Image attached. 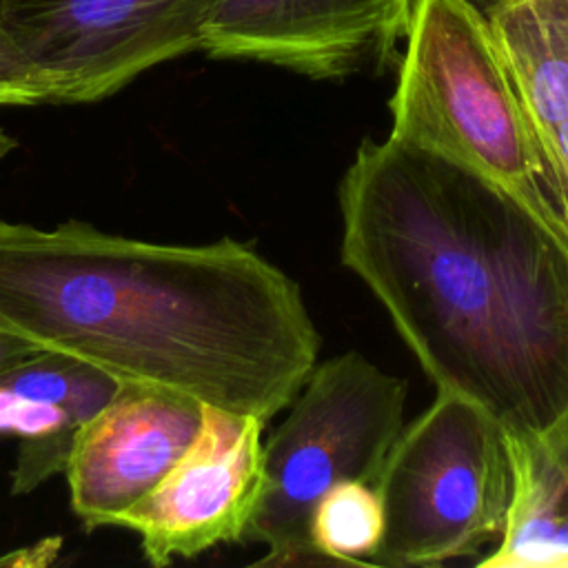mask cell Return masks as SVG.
Instances as JSON below:
<instances>
[{"mask_svg": "<svg viewBox=\"0 0 568 568\" xmlns=\"http://www.w3.org/2000/svg\"><path fill=\"white\" fill-rule=\"evenodd\" d=\"M118 386L104 371L44 348L0 373V435L20 439L11 495H27L67 468L82 426Z\"/></svg>", "mask_w": 568, "mask_h": 568, "instance_id": "10", "label": "cell"}, {"mask_svg": "<svg viewBox=\"0 0 568 568\" xmlns=\"http://www.w3.org/2000/svg\"><path fill=\"white\" fill-rule=\"evenodd\" d=\"M544 164L552 180L559 211L568 231V120L557 129L550 144L544 151Z\"/></svg>", "mask_w": 568, "mask_h": 568, "instance_id": "15", "label": "cell"}, {"mask_svg": "<svg viewBox=\"0 0 568 568\" xmlns=\"http://www.w3.org/2000/svg\"><path fill=\"white\" fill-rule=\"evenodd\" d=\"M488 24L544 160L568 120V0H504Z\"/></svg>", "mask_w": 568, "mask_h": 568, "instance_id": "11", "label": "cell"}, {"mask_svg": "<svg viewBox=\"0 0 568 568\" xmlns=\"http://www.w3.org/2000/svg\"><path fill=\"white\" fill-rule=\"evenodd\" d=\"M410 13L413 0H213L200 49L339 80L397 60Z\"/></svg>", "mask_w": 568, "mask_h": 568, "instance_id": "8", "label": "cell"}, {"mask_svg": "<svg viewBox=\"0 0 568 568\" xmlns=\"http://www.w3.org/2000/svg\"><path fill=\"white\" fill-rule=\"evenodd\" d=\"M49 104L42 78L16 47L7 27V0H0V106Z\"/></svg>", "mask_w": 568, "mask_h": 568, "instance_id": "14", "label": "cell"}, {"mask_svg": "<svg viewBox=\"0 0 568 568\" xmlns=\"http://www.w3.org/2000/svg\"><path fill=\"white\" fill-rule=\"evenodd\" d=\"M202 406L160 386H118L82 426L64 468L71 510L87 530L118 526L162 481L195 439Z\"/></svg>", "mask_w": 568, "mask_h": 568, "instance_id": "9", "label": "cell"}, {"mask_svg": "<svg viewBox=\"0 0 568 568\" xmlns=\"http://www.w3.org/2000/svg\"><path fill=\"white\" fill-rule=\"evenodd\" d=\"M404 40L388 138L486 178L568 240L488 16L470 0H413Z\"/></svg>", "mask_w": 568, "mask_h": 568, "instance_id": "3", "label": "cell"}, {"mask_svg": "<svg viewBox=\"0 0 568 568\" xmlns=\"http://www.w3.org/2000/svg\"><path fill=\"white\" fill-rule=\"evenodd\" d=\"M382 566H437L499 541L515 499L510 439L466 397L435 402L395 439L375 484Z\"/></svg>", "mask_w": 568, "mask_h": 568, "instance_id": "5", "label": "cell"}, {"mask_svg": "<svg viewBox=\"0 0 568 568\" xmlns=\"http://www.w3.org/2000/svg\"><path fill=\"white\" fill-rule=\"evenodd\" d=\"M213 0H7L9 33L49 104L104 100L202 47Z\"/></svg>", "mask_w": 568, "mask_h": 568, "instance_id": "6", "label": "cell"}, {"mask_svg": "<svg viewBox=\"0 0 568 568\" xmlns=\"http://www.w3.org/2000/svg\"><path fill=\"white\" fill-rule=\"evenodd\" d=\"M515 499L486 568H568V415L530 444H513Z\"/></svg>", "mask_w": 568, "mask_h": 568, "instance_id": "12", "label": "cell"}, {"mask_svg": "<svg viewBox=\"0 0 568 568\" xmlns=\"http://www.w3.org/2000/svg\"><path fill=\"white\" fill-rule=\"evenodd\" d=\"M16 146H18V140H16L13 135H9V133L0 126V164H2V160H4Z\"/></svg>", "mask_w": 568, "mask_h": 568, "instance_id": "17", "label": "cell"}, {"mask_svg": "<svg viewBox=\"0 0 568 568\" xmlns=\"http://www.w3.org/2000/svg\"><path fill=\"white\" fill-rule=\"evenodd\" d=\"M406 382L364 355L313 366L291 410L264 442V479L242 541L266 548L257 566L317 561L308 539L315 504L335 484H377L404 428Z\"/></svg>", "mask_w": 568, "mask_h": 568, "instance_id": "4", "label": "cell"}, {"mask_svg": "<svg viewBox=\"0 0 568 568\" xmlns=\"http://www.w3.org/2000/svg\"><path fill=\"white\" fill-rule=\"evenodd\" d=\"M470 2H473L477 9H481V11L488 16V13H490L495 7H499L504 0H470Z\"/></svg>", "mask_w": 568, "mask_h": 568, "instance_id": "18", "label": "cell"}, {"mask_svg": "<svg viewBox=\"0 0 568 568\" xmlns=\"http://www.w3.org/2000/svg\"><path fill=\"white\" fill-rule=\"evenodd\" d=\"M264 419L202 406V426L162 481L118 526L140 535L153 566L242 541L264 479Z\"/></svg>", "mask_w": 568, "mask_h": 568, "instance_id": "7", "label": "cell"}, {"mask_svg": "<svg viewBox=\"0 0 568 568\" xmlns=\"http://www.w3.org/2000/svg\"><path fill=\"white\" fill-rule=\"evenodd\" d=\"M40 348L31 342H24L20 337H11V335H0V373L7 371L9 366L31 357L33 353H38Z\"/></svg>", "mask_w": 568, "mask_h": 568, "instance_id": "16", "label": "cell"}, {"mask_svg": "<svg viewBox=\"0 0 568 568\" xmlns=\"http://www.w3.org/2000/svg\"><path fill=\"white\" fill-rule=\"evenodd\" d=\"M342 262L437 390L513 444L568 415V240L486 178L386 138L339 184Z\"/></svg>", "mask_w": 568, "mask_h": 568, "instance_id": "1", "label": "cell"}, {"mask_svg": "<svg viewBox=\"0 0 568 568\" xmlns=\"http://www.w3.org/2000/svg\"><path fill=\"white\" fill-rule=\"evenodd\" d=\"M315 559L373 561L384 539V506L373 484H335L315 504L308 521Z\"/></svg>", "mask_w": 568, "mask_h": 568, "instance_id": "13", "label": "cell"}, {"mask_svg": "<svg viewBox=\"0 0 568 568\" xmlns=\"http://www.w3.org/2000/svg\"><path fill=\"white\" fill-rule=\"evenodd\" d=\"M0 335L264 422L320 351L300 286L251 246L155 244L80 220H0Z\"/></svg>", "mask_w": 568, "mask_h": 568, "instance_id": "2", "label": "cell"}]
</instances>
